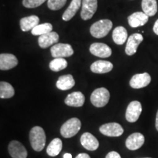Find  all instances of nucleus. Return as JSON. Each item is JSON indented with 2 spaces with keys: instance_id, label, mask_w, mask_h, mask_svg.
I'll return each mask as SVG.
<instances>
[{
  "instance_id": "13",
  "label": "nucleus",
  "mask_w": 158,
  "mask_h": 158,
  "mask_svg": "<svg viewBox=\"0 0 158 158\" xmlns=\"http://www.w3.org/2000/svg\"><path fill=\"white\" fill-rule=\"evenodd\" d=\"M145 138L140 133H134L129 135L125 141V145L128 149L137 150L143 145Z\"/></svg>"
},
{
  "instance_id": "34",
  "label": "nucleus",
  "mask_w": 158,
  "mask_h": 158,
  "mask_svg": "<svg viewBox=\"0 0 158 158\" xmlns=\"http://www.w3.org/2000/svg\"><path fill=\"white\" fill-rule=\"evenodd\" d=\"M155 127L156 129L158 131V110L157 112V116H156V122H155Z\"/></svg>"
},
{
  "instance_id": "19",
  "label": "nucleus",
  "mask_w": 158,
  "mask_h": 158,
  "mask_svg": "<svg viewBox=\"0 0 158 158\" xmlns=\"http://www.w3.org/2000/svg\"><path fill=\"white\" fill-rule=\"evenodd\" d=\"M113 64L108 61L98 60L91 64L90 69L92 72L98 74H103L109 73L113 69Z\"/></svg>"
},
{
  "instance_id": "21",
  "label": "nucleus",
  "mask_w": 158,
  "mask_h": 158,
  "mask_svg": "<svg viewBox=\"0 0 158 158\" xmlns=\"http://www.w3.org/2000/svg\"><path fill=\"white\" fill-rule=\"evenodd\" d=\"M82 5L81 0H72L69 5L68 8L64 11L62 15V19L65 21H70L76 14L77 11L80 8L81 6Z\"/></svg>"
},
{
  "instance_id": "28",
  "label": "nucleus",
  "mask_w": 158,
  "mask_h": 158,
  "mask_svg": "<svg viewBox=\"0 0 158 158\" xmlns=\"http://www.w3.org/2000/svg\"><path fill=\"white\" fill-rule=\"evenodd\" d=\"M53 27L50 23H45L43 24H39L31 30V34L33 35H42L45 34H48L52 31Z\"/></svg>"
},
{
  "instance_id": "7",
  "label": "nucleus",
  "mask_w": 158,
  "mask_h": 158,
  "mask_svg": "<svg viewBox=\"0 0 158 158\" xmlns=\"http://www.w3.org/2000/svg\"><path fill=\"white\" fill-rule=\"evenodd\" d=\"M81 17L84 21L92 18L98 9V0H82Z\"/></svg>"
},
{
  "instance_id": "15",
  "label": "nucleus",
  "mask_w": 158,
  "mask_h": 158,
  "mask_svg": "<svg viewBox=\"0 0 158 158\" xmlns=\"http://www.w3.org/2000/svg\"><path fill=\"white\" fill-rule=\"evenodd\" d=\"M128 23L133 28L145 25L149 20V16L143 12H136L128 17Z\"/></svg>"
},
{
  "instance_id": "11",
  "label": "nucleus",
  "mask_w": 158,
  "mask_h": 158,
  "mask_svg": "<svg viewBox=\"0 0 158 158\" xmlns=\"http://www.w3.org/2000/svg\"><path fill=\"white\" fill-rule=\"evenodd\" d=\"M151 82V76L147 73L135 74L130 79V85L133 89H141L146 87Z\"/></svg>"
},
{
  "instance_id": "12",
  "label": "nucleus",
  "mask_w": 158,
  "mask_h": 158,
  "mask_svg": "<svg viewBox=\"0 0 158 158\" xmlns=\"http://www.w3.org/2000/svg\"><path fill=\"white\" fill-rule=\"evenodd\" d=\"M143 40V37L142 35L139 33H135V34L130 35L127 40V45L125 48L126 54L128 56H133L135 54L137 51L138 45Z\"/></svg>"
},
{
  "instance_id": "6",
  "label": "nucleus",
  "mask_w": 158,
  "mask_h": 158,
  "mask_svg": "<svg viewBox=\"0 0 158 158\" xmlns=\"http://www.w3.org/2000/svg\"><path fill=\"white\" fill-rule=\"evenodd\" d=\"M100 132L102 135L108 137H118L123 134L124 129L119 124L110 122L100 126Z\"/></svg>"
},
{
  "instance_id": "17",
  "label": "nucleus",
  "mask_w": 158,
  "mask_h": 158,
  "mask_svg": "<svg viewBox=\"0 0 158 158\" xmlns=\"http://www.w3.org/2000/svg\"><path fill=\"white\" fill-rule=\"evenodd\" d=\"M59 41V35L55 31H51L48 34L42 35L39 37L38 43L40 48H47L49 46L56 44Z\"/></svg>"
},
{
  "instance_id": "2",
  "label": "nucleus",
  "mask_w": 158,
  "mask_h": 158,
  "mask_svg": "<svg viewBox=\"0 0 158 158\" xmlns=\"http://www.w3.org/2000/svg\"><path fill=\"white\" fill-rule=\"evenodd\" d=\"M113 27V23L108 19H102L94 23L90 27V33L94 37L102 38L108 34Z\"/></svg>"
},
{
  "instance_id": "1",
  "label": "nucleus",
  "mask_w": 158,
  "mask_h": 158,
  "mask_svg": "<svg viewBox=\"0 0 158 158\" xmlns=\"http://www.w3.org/2000/svg\"><path fill=\"white\" fill-rule=\"evenodd\" d=\"M46 135L44 130L39 126L31 128L29 133V141L32 149L36 152H40L45 145Z\"/></svg>"
},
{
  "instance_id": "9",
  "label": "nucleus",
  "mask_w": 158,
  "mask_h": 158,
  "mask_svg": "<svg viewBox=\"0 0 158 158\" xmlns=\"http://www.w3.org/2000/svg\"><path fill=\"white\" fill-rule=\"evenodd\" d=\"M91 54L100 58H108L112 54L111 48L108 45L102 43H94L90 45Z\"/></svg>"
},
{
  "instance_id": "14",
  "label": "nucleus",
  "mask_w": 158,
  "mask_h": 158,
  "mask_svg": "<svg viewBox=\"0 0 158 158\" xmlns=\"http://www.w3.org/2000/svg\"><path fill=\"white\" fill-rule=\"evenodd\" d=\"M19 61L15 55L11 54H0V70H8L18 65Z\"/></svg>"
},
{
  "instance_id": "32",
  "label": "nucleus",
  "mask_w": 158,
  "mask_h": 158,
  "mask_svg": "<svg viewBox=\"0 0 158 158\" xmlns=\"http://www.w3.org/2000/svg\"><path fill=\"white\" fill-rule=\"evenodd\" d=\"M76 158H90V157L88 154L81 153V154H79L78 155H77Z\"/></svg>"
},
{
  "instance_id": "8",
  "label": "nucleus",
  "mask_w": 158,
  "mask_h": 158,
  "mask_svg": "<svg viewBox=\"0 0 158 158\" xmlns=\"http://www.w3.org/2000/svg\"><path fill=\"white\" fill-rule=\"evenodd\" d=\"M142 112V106L141 102L137 100L132 101L128 105L127 110H126L125 117L127 122H135L139 118Z\"/></svg>"
},
{
  "instance_id": "24",
  "label": "nucleus",
  "mask_w": 158,
  "mask_h": 158,
  "mask_svg": "<svg viewBox=\"0 0 158 158\" xmlns=\"http://www.w3.org/2000/svg\"><path fill=\"white\" fill-rule=\"evenodd\" d=\"M62 149V141L60 138H56L53 139L46 149V152L51 157H56L61 152Z\"/></svg>"
},
{
  "instance_id": "26",
  "label": "nucleus",
  "mask_w": 158,
  "mask_h": 158,
  "mask_svg": "<svg viewBox=\"0 0 158 158\" xmlns=\"http://www.w3.org/2000/svg\"><path fill=\"white\" fill-rule=\"evenodd\" d=\"M14 94V88L10 84L5 81L0 82V98L2 99L11 98Z\"/></svg>"
},
{
  "instance_id": "3",
  "label": "nucleus",
  "mask_w": 158,
  "mask_h": 158,
  "mask_svg": "<svg viewBox=\"0 0 158 158\" xmlns=\"http://www.w3.org/2000/svg\"><path fill=\"white\" fill-rule=\"evenodd\" d=\"M81 127V122L78 118H71L63 124L60 133L63 137L69 138L73 137L78 133Z\"/></svg>"
},
{
  "instance_id": "29",
  "label": "nucleus",
  "mask_w": 158,
  "mask_h": 158,
  "mask_svg": "<svg viewBox=\"0 0 158 158\" xmlns=\"http://www.w3.org/2000/svg\"><path fill=\"white\" fill-rule=\"evenodd\" d=\"M67 0H48V7L51 10H58L64 7Z\"/></svg>"
},
{
  "instance_id": "30",
  "label": "nucleus",
  "mask_w": 158,
  "mask_h": 158,
  "mask_svg": "<svg viewBox=\"0 0 158 158\" xmlns=\"http://www.w3.org/2000/svg\"><path fill=\"white\" fill-rule=\"evenodd\" d=\"M46 0H23L22 4L27 8H35L39 7L43 4Z\"/></svg>"
},
{
  "instance_id": "20",
  "label": "nucleus",
  "mask_w": 158,
  "mask_h": 158,
  "mask_svg": "<svg viewBox=\"0 0 158 158\" xmlns=\"http://www.w3.org/2000/svg\"><path fill=\"white\" fill-rule=\"evenodd\" d=\"M40 19L37 15H30L28 17H24L20 21V26L23 31H28L32 30L35 27L39 25Z\"/></svg>"
},
{
  "instance_id": "10",
  "label": "nucleus",
  "mask_w": 158,
  "mask_h": 158,
  "mask_svg": "<svg viewBox=\"0 0 158 158\" xmlns=\"http://www.w3.org/2000/svg\"><path fill=\"white\" fill-rule=\"evenodd\" d=\"M8 151L13 158H27L28 155L24 146L18 141H12L9 143Z\"/></svg>"
},
{
  "instance_id": "22",
  "label": "nucleus",
  "mask_w": 158,
  "mask_h": 158,
  "mask_svg": "<svg viewBox=\"0 0 158 158\" xmlns=\"http://www.w3.org/2000/svg\"><path fill=\"white\" fill-rule=\"evenodd\" d=\"M56 87L60 90H68L75 86V80L72 75L60 76L56 81Z\"/></svg>"
},
{
  "instance_id": "35",
  "label": "nucleus",
  "mask_w": 158,
  "mask_h": 158,
  "mask_svg": "<svg viewBox=\"0 0 158 158\" xmlns=\"http://www.w3.org/2000/svg\"><path fill=\"white\" fill-rule=\"evenodd\" d=\"M63 158H72V155L70 153H65L63 156Z\"/></svg>"
},
{
  "instance_id": "23",
  "label": "nucleus",
  "mask_w": 158,
  "mask_h": 158,
  "mask_svg": "<svg viewBox=\"0 0 158 158\" xmlns=\"http://www.w3.org/2000/svg\"><path fill=\"white\" fill-rule=\"evenodd\" d=\"M112 37L117 45H123L127 38V31L123 27H117L114 29Z\"/></svg>"
},
{
  "instance_id": "5",
  "label": "nucleus",
  "mask_w": 158,
  "mask_h": 158,
  "mask_svg": "<svg viewBox=\"0 0 158 158\" xmlns=\"http://www.w3.org/2000/svg\"><path fill=\"white\" fill-rule=\"evenodd\" d=\"M51 53L54 58H64L72 56L74 51L70 45L66 43H56L51 47Z\"/></svg>"
},
{
  "instance_id": "36",
  "label": "nucleus",
  "mask_w": 158,
  "mask_h": 158,
  "mask_svg": "<svg viewBox=\"0 0 158 158\" xmlns=\"http://www.w3.org/2000/svg\"><path fill=\"white\" fill-rule=\"evenodd\" d=\"M146 158H150V157H146Z\"/></svg>"
},
{
  "instance_id": "18",
  "label": "nucleus",
  "mask_w": 158,
  "mask_h": 158,
  "mask_svg": "<svg viewBox=\"0 0 158 158\" xmlns=\"http://www.w3.org/2000/svg\"><path fill=\"white\" fill-rule=\"evenodd\" d=\"M85 102V97L81 92H74L68 94L64 100L65 104L71 107H81Z\"/></svg>"
},
{
  "instance_id": "25",
  "label": "nucleus",
  "mask_w": 158,
  "mask_h": 158,
  "mask_svg": "<svg viewBox=\"0 0 158 158\" xmlns=\"http://www.w3.org/2000/svg\"><path fill=\"white\" fill-rule=\"evenodd\" d=\"M141 7L143 13L149 17L153 16L157 13V5L156 0H142Z\"/></svg>"
},
{
  "instance_id": "33",
  "label": "nucleus",
  "mask_w": 158,
  "mask_h": 158,
  "mask_svg": "<svg viewBox=\"0 0 158 158\" xmlns=\"http://www.w3.org/2000/svg\"><path fill=\"white\" fill-rule=\"evenodd\" d=\"M153 31L156 35H158V19L156 21V22L155 23V25H154Z\"/></svg>"
},
{
  "instance_id": "4",
  "label": "nucleus",
  "mask_w": 158,
  "mask_h": 158,
  "mask_svg": "<svg viewBox=\"0 0 158 158\" xmlns=\"http://www.w3.org/2000/svg\"><path fill=\"white\" fill-rule=\"evenodd\" d=\"M110 93L107 89L101 87L97 89L91 94L90 100L92 105L97 108H102L108 104Z\"/></svg>"
},
{
  "instance_id": "31",
  "label": "nucleus",
  "mask_w": 158,
  "mask_h": 158,
  "mask_svg": "<svg viewBox=\"0 0 158 158\" xmlns=\"http://www.w3.org/2000/svg\"><path fill=\"white\" fill-rule=\"evenodd\" d=\"M106 158H121V156H120V155L118 152H116L112 151L107 154Z\"/></svg>"
},
{
  "instance_id": "27",
  "label": "nucleus",
  "mask_w": 158,
  "mask_h": 158,
  "mask_svg": "<svg viewBox=\"0 0 158 158\" xmlns=\"http://www.w3.org/2000/svg\"><path fill=\"white\" fill-rule=\"evenodd\" d=\"M68 67V62L64 58H55L49 64V68L54 72L64 70Z\"/></svg>"
},
{
  "instance_id": "16",
  "label": "nucleus",
  "mask_w": 158,
  "mask_h": 158,
  "mask_svg": "<svg viewBox=\"0 0 158 158\" xmlns=\"http://www.w3.org/2000/svg\"><path fill=\"white\" fill-rule=\"evenodd\" d=\"M81 143L89 151H95L99 147V142L94 136L89 133H84L81 137Z\"/></svg>"
}]
</instances>
